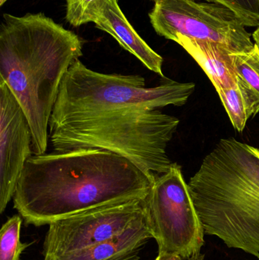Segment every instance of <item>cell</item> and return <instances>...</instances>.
Wrapping results in <instances>:
<instances>
[{"mask_svg": "<svg viewBox=\"0 0 259 260\" xmlns=\"http://www.w3.org/2000/svg\"><path fill=\"white\" fill-rule=\"evenodd\" d=\"M257 258H258V260H259V256H258V257H257Z\"/></svg>", "mask_w": 259, "mask_h": 260, "instance_id": "21", "label": "cell"}, {"mask_svg": "<svg viewBox=\"0 0 259 260\" xmlns=\"http://www.w3.org/2000/svg\"><path fill=\"white\" fill-rule=\"evenodd\" d=\"M82 40L44 14H4L0 27V81L24 111L33 152L45 154L49 124L64 76L82 56Z\"/></svg>", "mask_w": 259, "mask_h": 260, "instance_id": "2", "label": "cell"}, {"mask_svg": "<svg viewBox=\"0 0 259 260\" xmlns=\"http://www.w3.org/2000/svg\"><path fill=\"white\" fill-rule=\"evenodd\" d=\"M145 200L107 205L50 223L44 258L82 250L120 235L147 216Z\"/></svg>", "mask_w": 259, "mask_h": 260, "instance_id": "8", "label": "cell"}, {"mask_svg": "<svg viewBox=\"0 0 259 260\" xmlns=\"http://www.w3.org/2000/svg\"><path fill=\"white\" fill-rule=\"evenodd\" d=\"M145 201L158 253L183 258L201 253L205 231L178 164L173 163L167 172L155 177Z\"/></svg>", "mask_w": 259, "mask_h": 260, "instance_id": "6", "label": "cell"}, {"mask_svg": "<svg viewBox=\"0 0 259 260\" xmlns=\"http://www.w3.org/2000/svg\"><path fill=\"white\" fill-rule=\"evenodd\" d=\"M152 238L147 214L145 218L108 241L43 260H139L140 252Z\"/></svg>", "mask_w": 259, "mask_h": 260, "instance_id": "10", "label": "cell"}, {"mask_svg": "<svg viewBox=\"0 0 259 260\" xmlns=\"http://www.w3.org/2000/svg\"><path fill=\"white\" fill-rule=\"evenodd\" d=\"M117 1H118V0H117Z\"/></svg>", "mask_w": 259, "mask_h": 260, "instance_id": "23", "label": "cell"}, {"mask_svg": "<svg viewBox=\"0 0 259 260\" xmlns=\"http://www.w3.org/2000/svg\"><path fill=\"white\" fill-rule=\"evenodd\" d=\"M67 21L74 27L94 23L107 0H65Z\"/></svg>", "mask_w": 259, "mask_h": 260, "instance_id": "16", "label": "cell"}, {"mask_svg": "<svg viewBox=\"0 0 259 260\" xmlns=\"http://www.w3.org/2000/svg\"><path fill=\"white\" fill-rule=\"evenodd\" d=\"M149 13L160 36L176 42L185 38L215 43L234 53H248L255 47L241 18L229 8L197 0H157Z\"/></svg>", "mask_w": 259, "mask_h": 260, "instance_id": "7", "label": "cell"}, {"mask_svg": "<svg viewBox=\"0 0 259 260\" xmlns=\"http://www.w3.org/2000/svg\"><path fill=\"white\" fill-rule=\"evenodd\" d=\"M192 82L164 79L146 86L139 75L106 74L90 70L80 59L62 79L50 121L88 117L118 108L160 110L183 106L195 91Z\"/></svg>", "mask_w": 259, "mask_h": 260, "instance_id": "5", "label": "cell"}, {"mask_svg": "<svg viewBox=\"0 0 259 260\" xmlns=\"http://www.w3.org/2000/svg\"><path fill=\"white\" fill-rule=\"evenodd\" d=\"M235 12L246 27H259V0H207Z\"/></svg>", "mask_w": 259, "mask_h": 260, "instance_id": "17", "label": "cell"}, {"mask_svg": "<svg viewBox=\"0 0 259 260\" xmlns=\"http://www.w3.org/2000/svg\"><path fill=\"white\" fill-rule=\"evenodd\" d=\"M155 179L106 150L34 154L17 183L14 208L27 224L49 225L95 208L146 200Z\"/></svg>", "mask_w": 259, "mask_h": 260, "instance_id": "1", "label": "cell"}, {"mask_svg": "<svg viewBox=\"0 0 259 260\" xmlns=\"http://www.w3.org/2000/svg\"><path fill=\"white\" fill-rule=\"evenodd\" d=\"M252 36V38H253L254 41H255V44L258 46L259 48V27H258V28L254 31Z\"/></svg>", "mask_w": 259, "mask_h": 260, "instance_id": "19", "label": "cell"}, {"mask_svg": "<svg viewBox=\"0 0 259 260\" xmlns=\"http://www.w3.org/2000/svg\"><path fill=\"white\" fill-rule=\"evenodd\" d=\"M7 0H0V6H3V4H4Z\"/></svg>", "mask_w": 259, "mask_h": 260, "instance_id": "20", "label": "cell"}, {"mask_svg": "<svg viewBox=\"0 0 259 260\" xmlns=\"http://www.w3.org/2000/svg\"><path fill=\"white\" fill-rule=\"evenodd\" d=\"M206 73L216 90L237 85L232 52L224 46L181 38L176 41Z\"/></svg>", "mask_w": 259, "mask_h": 260, "instance_id": "12", "label": "cell"}, {"mask_svg": "<svg viewBox=\"0 0 259 260\" xmlns=\"http://www.w3.org/2000/svg\"><path fill=\"white\" fill-rule=\"evenodd\" d=\"M233 64L237 85L246 104L248 116L259 113V48L255 47L248 53H232Z\"/></svg>", "mask_w": 259, "mask_h": 260, "instance_id": "13", "label": "cell"}, {"mask_svg": "<svg viewBox=\"0 0 259 260\" xmlns=\"http://www.w3.org/2000/svg\"><path fill=\"white\" fill-rule=\"evenodd\" d=\"M154 1L156 2V1H157V0H154Z\"/></svg>", "mask_w": 259, "mask_h": 260, "instance_id": "22", "label": "cell"}, {"mask_svg": "<svg viewBox=\"0 0 259 260\" xmlns=\"http://www.w3.org/2000/svg\"><path fill=\"white\" fill-rule=\"evenodd\" d=\"M28 120L12 91L0 81V213L13 199L26 162L32 156Z\"/></svg>", "mask_w": 259, "mask_h": 260, "instance_id": "9", "label": "cell"}, {"mask_svg": "<svg viewBox=\"0 0 259 260\" xmlns=\"http://www.w3.org/2000/svg\"><path fill=\"white\" fill-rule=\"evenodd\" d=\"M22 218L14 215L7 220L0 230V260H19L23 251L31 244L20 241Z\"/></svg>", "mask_w": 259, "mask_h": 260, "instance_id": "14", "label": "cell"}, {"mask_svg": "<svg viewBox=\"0 0 259 260\" xmlns=\"http://www.w3.org/2000/svg\"><path fill=\"white\" fill-rule=\"evenodd\" d=\"M189 187L205 235L259 256V149L220 139Z\"/></svg>", "mask_w": 259, "mask_h": 260, "instance_id": "3", "label": "cell"}, {"mask_svg": "<svg viewBox=\"0 0 259 260\" xmlns=\"http://www.w3.org/2000/svg\"><path fill=\"white\" fill-rule=\"evenodd\" d=\"M234 129L243 132L249 117L238 85L216 90Z\"/></svg>", "mask_w": 259, "mask_h": 260, "instance_id": "15", "label": "cell"}, {"mask_svg": "<svg viewBox=\"0 0 259 260\" xmlns=\"http://www.w3.org/2000/svg\"><path fill=\"white\" fill-rule=\"evenodd\" d=\"M179 120L160 110L118 108L88 117L50 121L55 151L98 148L120 154L155 178L173 162L167 145Z\"/></svg>", "mask_w": 259, "mask_h": 260, "instance_id": "4", "label": "cell"}, {"mask_svg": "<svg viewBox=\"0 0 259 260\" xmlns=\"http://www.w3.org/2000/svg\"><path fill=\"white\" fill-rule=\"evenodd\" d=\"M187 258H183L177 254H171V253H158L155 260H187Z\"/></svg>", "mask_w": 259, "mask_h": 260, "instance_id": "18", "label": "cell"}, {"mask_svg": "<svg viewBox=\"0 0 259 260\" xmlns=\"http://www.w3.org/2000/svg\"><path fill=\"white\" fill-rule=\"evenodd\" d=\"M96 27L109 34L126 51L132 53L149 70L165 79L164 59L131 25L120 9L117 0H107L95 22Z\"/></svg>", "mask_w": 259, "mask_h": 260, "instance_id": "11", "label": "cell"}]
</instances>
